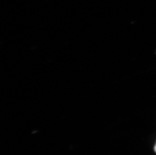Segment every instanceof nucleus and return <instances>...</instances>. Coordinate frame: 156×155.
I'll use <instances>...</instances> for the list:
<instances>
[{
	"label": "nucleus",
	"mask_w": 156,
	"mask_h": 155,
	"mask_svg": "<svg viewBox=\"0 0 156 155\" xmlns=\"http://www.w3.org/2000/svg\"><path fill=\"white\" fill-rule=\"evenodd\" d=\"M154 151H155V152L156 153V145H155V147H154Z\"/></svg>",
	"instance_id": "1"
}]
</instances>
